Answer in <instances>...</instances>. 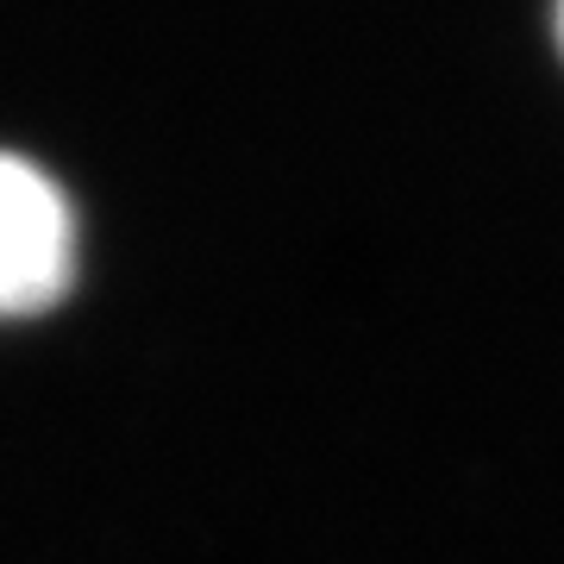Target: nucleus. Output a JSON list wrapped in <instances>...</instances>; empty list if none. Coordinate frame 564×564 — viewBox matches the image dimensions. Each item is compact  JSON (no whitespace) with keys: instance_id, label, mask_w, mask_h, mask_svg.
Returning a JSON list of instances; mask_svg holds the SVG:
<instances>
[{"instance_id":"nucleus-1","label":"nucleus","mask_w":564,"mask_h":564,"mask_svg":"<svg viewBox=\"0 0 564 564\" xmlns=\"http://www.w3.org/2000/svg\"><path fill=\"white\" fill-rule=\"evenodd\" d=\"M69 282V207L32 163L0 158V314L44 307Z\"/></svg>"}]
</instances>
